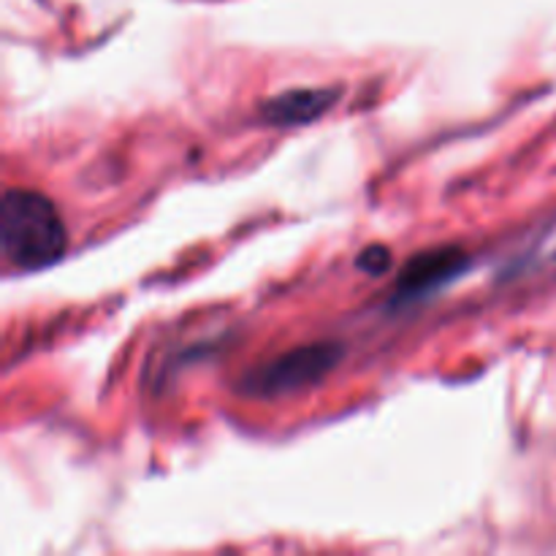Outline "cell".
I'll return each instance as SVG.
<instances>
[{
    "label": "cell",
    "instance_id": "cell-1",
    "mask_svg": "<svg viewBox=\"0 0 556 556\" xmlns=\"http://www.w3.org/2000/svg\"><path fill=\"white\" fill-rule=\"evenodd\" d=\"M68 231L58 206L38 190L9 188L0 201V253L14 269L38 271L58 264Z\"/></svg>",
    "mask_w": 556,
    "mask_h": 556
},
{
    "label": "cell",
    "instance_id": "cell-2",
    "mask_svg": "<svg viewBox=\"0 0 556 556\" xmlns=\"http://www.w3.org/2000/svg\"><path fill=\"white\" fill-rule=\"evenodd\" d=\"M345 356V348L337 342H313L293 348L271 362L258 364L242 378V391L255 400H280L307 386L320 383Z\"/></svg>",
    "mask_w": 556,
    "mask_h": 556
},
{
    "label": "cell",
    "instance_id": "cell-3",
    "mask_svg": "<svg viewBox=\"0 0 556 556\" xmlns=\"http://www.w3.org/2000/svg\"><path fill=\"white\" fill-rule=\"evenodd\" d=\"M467 264H470V258L465 255V250L451 248V244L448 248L424 250V253L413 255V258L402 266L400 277H396V302H413V299L445 286V282L454 280L456 275H462V271L467 269Z\"/></svg>",
    "mask_w": 556,
    "mask_h": 556
},
{
    "label": "cell",
    "instance_id": "cell-4",
    "mask_svg": "<svg viewBox=\"0 0 556 556\" xmlns=\"http://www.w3.org/2000/svg\"><path fill=\"white\" fill-rule=\"evenodd\" d=\"M340 98L337 87H293L261 103V119L275 128H296L326 114Z\"/></svg>",
    "mask_w": 556,
    "mask_h": 556
},
{
    "label": "cell",
    "instance_id": "cell-5",
    "mask_svg": "<svg viewBox=\"0 0 556 556\" xmlns=\"http://www.w3.org/2000/svg\"><path fill=\"white\" fill-rule=\"evenodd\" d=\"M356 266L364 271V275L380 277L391 269V250L386 244H372V248H364L358 253Z\"/></svg>",
    "mask_w": 556,
    "mask_h": 556
}]
</instances>
